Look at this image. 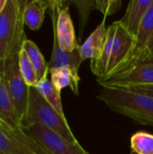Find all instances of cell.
Returning a JSON list of instances; mask_svg holds the SVG:
<instances>
[{
	"label": "cell",
	"mask_w": 153,
	"mask_h": 154,
	"mask_svg": "<svg viewBox=\"0 0 153 154\" xmlns=\"http://www.w3.org/2000/svg\"><path fill=\"white\" fill-rule=\"evenodd\" d=\"M96 80L103 88L129 89L153 85V52L149 49L133 50L114 72Z\"/></svg>",
	"instance_id": "6da1fadb"
},
{
	"label": "cell",
	"mask_w": 153,
	"mask_h": 154,
	"mask_svg": "<svg viewBox=\"0 0 153 154\" xmlns=\"http://www.w3.org/2000/svg\"><path fill=\"white\" fill-rule=\"evenodd\" d=\"M96 97L112 111L140 125L153 126V97L126 88H103Z\"/></svg>",
	"instance_id": "7a4b0ae2"
},
{
	"label": "cell",
	"mask_w": 153,
	"mask_h": 154,
	"mask_svg": "<svg viewBox=\"0 0 153 154\" xmlns=\"http://www.w3.org/2000/svg\"><path fill=\"white\" fill-rule=\"evenodd\" d=\"M135 44V37L115 21L107 27L106 41L99 58L90 63L92 73L97 79L114 72L129 56Z\"/></svg>",
	"instance_id": "3957f363"
},
{
	"label": "cell",
	"mask_w": 153,
	"mask_h": 154,
	"mask_svg": "<svg viewBox=\"0 0 153 154\" xmlns=\"http://www.w3.org/2000/svg\"><path fill=\"white\" fill-rule=\"evenodd\" d=\"M27 0H7L0 14V61L16 56L26 40L23 12Z\"/></svg>",
	"instance_id": "277c9868"
},
{
	"label": "cell",
	"mask_w": 153,
	"mask_h": 154,
	"mask_svg": "<svg viewBox=\"0 0 153 154\" xmlns=\"http://www.w3.org/2000/svg\"><path fill=\"white\" fill-rule=\"evenodd\" d=\"M35 123L41 124L52 130L72 144L79 143L72 133L68 122H65L60 117V116L47 103L33 87L30 88L29 90L28 107L23 125Z\"/></svg>",
	"instance_id": "5b68a950"
},
{
	"label": "cell",
	"mask_w": 153,
	"mask_h": 154,
	"mask_svg": "<svg viewBox=\"0 0 153 154\" xmlns=\"http://www.w3.org/2000/svg\"><path fill=\"white\" fill-rule=\"evenodd\" d=\"M4 69L14 116L17 122L23 125L28 107L30 88L26 85L21 75L18 55L5 60L4 61Z\"/></svg>",
	"instance_id": "8992f818"
},
{
	"label": "cell",
	"mask_w": 153,
	"mask_h": 154,
	"mask_svg": "<svg viewBox=\"0 0 153 154\" xmlns=\"http://www.w3.org/2000/svg\"><path fill=\"white\" fill-rule=\"evenodd\" d=\"M49 9L53 26V37L59 46L66 51H73L79 48L76 38L74 24L71 19L69 3L66 1H49Z\"/></svg>",
	"instance_id": "52a82bcc"
},
{
	"label": "cell",
	"mask_w": 153,
	"mask_h": 154,
	"mask_svg": "<svg viewBox=\"0 0 153 154\" xmlns=\"http://www.w3.org/2000/svg\"><path fill=\"white\" fill-rule=\"evenodd\" d=\"M0 154H52L27 134L23 126L11 128L0 122Z\"/></svg>",
	"instance_id": "ba28073f"
},
{
	"label": "cell",
	"mask_w": 153,
	"mask_h": 154,
	"mask_svg": "<svg viewBox=\"0 0 153 154\" xmlns=\"http://www.w3.org/2000/svg\"><path fill=\"white\" fill-rule=\"evenodd\" d=\"M23 131L52 154H90L79 143L72 144L52 130L35 123L22 125Z\"/></svg>",
	"instance_id": "9c48e42d"
},
{
	"label": "cell",
	"mask_w": 153,
	"mask_h": 154,
	"mask_svg": "<svg viewBox=\"0 0 153 154\" xmlns=\"http://www.w3.org/2000/svg\"><path fill=\"white\" fill-rule=\"evenodd\" d=\"M153 4V0H131L124 16L118 22L133 37H136L141 24Z\"/></svg>",
	"instance_id": "30bf717a"
},
{
	"label": "cell",
	"mask_w": 153,
	"mask_h": 154,
	"mask_svg": "<svg viewBox=\"0 0 153 154\" xmlns=\"http://www.w3.org/2000/svg\"><path fill=\"white\" fill-rule=\"evenodd\" d=\"M106 19V18L104 17L101 23L98 24L94 32L87 37V39L81 45H79L78 51L83 61L89 59L90 63H92L96 61L101 55L107 35Z\"/></svg>",
	"instance_id": "8fae6325"
},
{
	"label": "cell",
	"mask_w": 153,
	"mask_h": 154,
	"mask_svg": "<svg viewBox=\"0 0 153 154\" xmlns=\"http://www.w3.org/2000/svg\"><path fill=\"white\" fill-rule=\"evenodd\" d=\"M83 60L80 58L78 49L73 51H63L58 44L55 37H53V49L50 60L48 62L49 71L51 69L67 67L73 70L76 74L79 75V69Z\"/></svg>",
	"instance_id": "7c38bea8"
},
{
	"label": "cell",
	"mask_w": 153,
	"mask_h": 154,
	"mask_svg": "<svg viewBox=\"0 0 153 154\" xmlns=\"http://www.w3.org/2000/svg\"><path fill=\"white\" fill-rule=\"evenodd\" d=\"M0 122L11 128L22 127L14 116L12 99L5 80L4 61H0Z\"/></svg>",
	"instance_id": "4fadbf2b"
},
{
	"label": "cell",
	"mask_w": 153,
	"mask_h": 154,
	"mask_svg": "<svg viewBox=\"0 0 153 154\" xmlns=\"http://www.w3.org/2000/svg\"><path fill=\"white\" fill-rule=\"evenodd\" d=\"M49 72L50 74V82L58 91L61 92L63 88H69L75 95H78L79 82L81 80L79 75L67 67L51 69Z\"/></svg>",
	"instance_id": "5bb4252c"
},
{
	"label": "cell",
	"mask_w": 153,
	"mask_h": 154,
	"mask_svg": "<svg viewBox=\"0 0 153 154\" xmlns=\"http://www.w3.org/2000/svg\"><path fill=\"white\" fill-rule=\"evenodd\" d=\"M49 1L43 0H32L28 1L24 12L23 21L24 24L31 30H39L42 24L45 17L46 10L49 8Z\"/></svg>",
	"instance_id": "9a60e30c"
},
{
	"label": "cell",
	"mask_w": 153,
	"mask_h": 154,
	"mask_svg": "<svg viewBox=\"0 0 153 154\" xmlns=\"http://www.w3.org/2000/svg\"><path fill=\"white\" fill-rule=\"evenodd\" d=\"M34 88L47 101V103L60 116V117L65 122H68L63 111L60 92L54 88V86L50 82V79H49L48 77L44 78L41 80H40Z\"/></svg>",
	"instance_id": "2e32d148"
},
{
	"label": "cell",
	"mask_w": 153,
	"mask_h": 154,
	"mask_svg": "<svg viewBox=\"0 0 153 154\" xmlns=\"http://www.w3.org/2000/svg\"><path fill=\"white\" fill-rule=\"evenodd\" d=\"M139 49H149L153 52V4L145 14L135 37V44L133 50Z\"/></svg>",
	"instance_id": "e0dca14e"
},
{
	"label": "cell",
	"mask_w": 153,
	"mask_h": 154,
	"mask_svg": "<svg viewBox=\"0 0 153 154\" xmlns=\"http://www.w3.org/2000/svg\"><path fill=\"white\" fill-rule=\"evenodd\" d=\"M22 49H23L26 51V53H27V55L36 71L38 82L40 80H41L42 79L47 78L48 73H49V66H48V63L46 62L43 55L41 54L40 49L38 48V46L32 41L26 39L23 44Z\"/></svg>",
	"instance_id": "ac0fdd59"
},
{
	"label": "cell",
	"mask_w": 153,
	"mask_h": 154,
	"mask_svg": "<svg viewBox=\"0 0 153 154\" xmlns=\"http://www.w3.org/2000/svg\"><path fill=\"white\" fill-rule=\"evenodd\" d=\"M132 152L135 154H153V134L140 131L130 139Z\"/></svg>",
	"instance_id": "d6986e66"
},
{
	"label": "cell",
	"mask_w": 153,
	"mask_h": 154,
	"mask_svg": "<svg viewBox=\"0 0 153 154\" xmlns=\"http://www.w3.org/2000/svg\"><path fill=\"white\" fill-rule=\"evenodd\" d=\"M19 58V68L21 75L29 88H33L38 83V79L36 75V71L26 53V51L22 49L18 54Z\"/></svg>",
	"instance_id": "ffe728a7"
},
{
	"label": "cell",
	"mask_w": 153,
	"mask_h": 154,
	"mask_svg": "<svg viewBox=\"0 0 153 154\" xmlns=\"http://www.w3.org/2000/svg\"><path fill=\"white\" fill-rule=\"evenodd\" d=\"M67 2L74 5L78 9L79 14V39H81L87 23L89 14L93 10H96V0H71Z\"/></svg>",
	"instance_id": "44dd1931"
},
{
	"label": "cell",
	"mask_w": 153,
	"mask_h": 154,
	"mask_svg": "<svg viewBox=\"0 0 153 154\" xmlns=\"http://www.w3.org/2000/svg\"><path fill=\"white\" fill-rule=\"evenodd\" d=\"M121 6L122 1L120 0H96V10L101 12L105 18L117 13Z\"/></svg>",
	"instance_id": "7402d4cb"
},
{
	"label": "cell",
	"mask_w": 153,
	"mask_h": 154,
	"mask_svg": "<svg viewBox=\"0 0 153 154\" xmlns=\"http://www.w3.org/2000/svg\"><path fill=\"white\" fill-rule=\"evenodd\" d=\"M129 90H132V91L136 92V93H141V94H143V95H147L149 97H153V85H145V86L132 88H129Z\"/></svg>",
	"instance_id": "603a6c76"
},
{
	"label": "cell",
	"mask_w": 153,
	"mask_h": 154,
	"mask_svg": "<svg viewBox=\"0 0 153 154\" xmlns=\"http://www.w3.org/2000/svg\"><path fill=\"white\" fill-rule=\"evenodd\" d=\"M7 0H0V14L2 13L3 9L5 8V5L6 4Z\"/></svg>",
	"instance_id": "cb8c5ba5"
},
{
	"label": "cell",
	"mask_w": 153,
	"mask_h": 154,
	"mask_svg": "<svg viewBox=\"0 0 153 154\" xmlns=\"http://www.w3.org/2000/svg\"><path fill=\"white\" fill-rule=\"evenodd\" d=\"M129 154H135V153H133V152H131V153H129Z\"/></svg>",
	"instance_id": "d4e9b609"
}]
</instances>
